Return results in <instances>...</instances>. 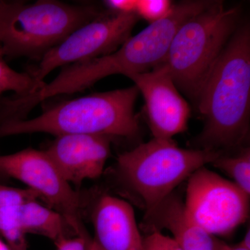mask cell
I'll return each instance as SVG.
<instances>
[{"instance_id":"obj_1","label":"cell","mask_w":250,"mask_h":250,"mask_svg":"<svg viewBox=\"0 0 250 250\" xmlns=\"http://www.w3.org/2000/svg\"><path fill=\"white\" fill-rule=\"evenodd\" d=\"M195 101L203 118L198 149L223 153L248 137L250 111V29L237 28L201 88Z\"/></svg>"},{"instance_id":"obj_2","label":"cell","mask_w":250,"mask_h":250,"mask_svg":"<svg viewBox=\"0 0 250 250\" xmlns=\"http://www.w3.org/2000/svg\"><path fill=\"white\" fill-rule=\"evenodd\" d=\"M139 91L134 85L63 101L30 119L0 123V139L16 135L45 133L136 137L139 133L135 105Z\"/></svg>"},{"instance_id":"obj_3","label":"cell","mask_w":250,"mask_h":250,"mask_svg":"<svg viewBox=\"0 0 250 250\" xmlns=\"http://www.w3.org/2000/svg\"><path fill=\"white\" fill-rule=\"evenodd\" d=\"M212 2L190 0L174 4L167 17L130 36L112 53L64 67L60 73L62 88L67 93H75L111 75L127 77L152 70L165 61L172 39L181 25Z\"/></svg>"},{"instance_id":"obj_4","label":"cell","mask_w":250,"mask_h":250,"mask_svg":"<svg viewBox=\"0 0 250 250\" xmlns=\"http://www.w3.org/2000/svg\"><path fill=\"white\" fill-rule=\"evenodd\" d=\"M103 11L91 4L57 0H0V49L5 59L42 56Z\"/></svg>"},{"instance_id":"obj_5","label":"cell","mask_w":250,"mask_h":250,"mask_svg":"<svg viewBox=\"0 0 250 250\" xmlns=\"http://www.w3.org/2000/svg\"><path fill=\"white\" fill-rule=\"evenodd\" d=\"M222 154L207 149H184L172 139L153 138L118 156L117 177L147 212Z\"/></svg>"},{"instance_id":"obj_6","label":"cell","mask_w":250,"mask_h":250,"mask_svg":"<svg viewBox=\"0 0 250 250\" xmlns=\"http://www.w3.org/2000/svg\"><path fill=\"white\" fill-rule=\"evenodd\" d=\"M239 9L221 1L188 18L171 42L164 63L176 86L195 100L199 90L237 29Z\"/></svg>"},{"instance_id":"obj_7","label":"cell","mask_w":250,"mask_h":250,"mask_svg":"<svg viewBox=\"0 0 250 250\" xmlns=\"http://www.w3.org/2000/svg\"><path fill=\"white\" fill-rule=\"evenodd\" d=\"M250 196L204 166L188 179L184 203L189 215L206 232L228 236L248 220Z\"/></svg>"},{"instance_id":"obj_8","label":"cell","mask_w":250,"mask_h":250,"mask_svg":"<svg viewBox=\"0 0 250 250\" xmlns=\"http://www.w3.org/2000/svg\"><path fill=\"white\" fill-rule=\"evenodd\" d=\"M0 175L25 184L47 207L63 215L75 236L90 237L82 220L80 196L45 150L27 148L0 155Z\"/></svg>"},{"instance_id":"obj_9","label":"cell","mask_w":250,"mask_h":250,"mask_svg":"<svg viewBox=\"0 0 250 250\" xmlns=\"http://www.w3.org/2000/svg\"><path fill=\"white\" fill-rule=\"evenodd\" d=\"M139 21L134 14L103 11L49 49L39 65L29 72L37 82H44V79L57 67L111 54L129 39Z\"/></svg>"},{"instance_id":"obj_10","label":"cell","mask_w":250,"mask_h":250,"mask_svg":"<svg viewBox=\"0 0 250 250\" xmlns=\"http://www.w3.org/2000/svg\"><path fill=\"white\" fill-rule=\"evenodd\" d=\"M127 77L134 82L144 98L154 138L172 139L187 130L190 108L179 93L165 63Z\"/></svg>"},{"instance_id":"obj_11","label":"cell","mask_w":250,"mask_h":250,"mask_svg":"<svg viewBox=\"0 0 250 250\" xmlns=\"http://www.w3.org/2000/svg\"><path fill=\"white\" fill-rule=\"evenodd\" d=\"M111 143V137L101 135H63L57 136L45 152L70 185L80 186L103 174Z\"/></svg>"},{"instance_id":"obj_12","label":"cell","mask_w":250,"mask_h":250,"mask_svg":"<svg viewBox=\"0 0 250 250\" xmlns=\"http://www.w3.org/2000/svg\"><path fill=\"white\" fill-rule=\"evenodd\" d=\"M93 241L101 250H143V237L132 206L123 199L103 195L91 215Z\"/></svg>"},{"instance_id":"obj_13","label":"cell","mask_w":250,"mask_h":250,"mask_svg":"<svg viewBox=\"0 0 250 250\" xmlns=\"http://www.w3.org/2000/svg\"><path fill=\"white\" fill-rule=\"evenodd\" d=\"M146 235L170 231L183 250H213L214 236L202 229L188 213L184 201L175 192L145 212L139 225Z\"/></svg>"},{"instance_id":"obj_14","label":"cell","mask_w":250,"mask_h":250,"mask_svg":"<svg viewBox=\"0 0 250 250\" xmlns=\"http://www.w3.org/2000/svg\"><path fill=\"white\" fill-rule=\"evenodd\" d=\"M18 221L23 232L41 235L49 238L59 246L71 238L72 231L63 215L49 207L31 200L18 208Z\"/></svg>"},{"instance_id":"obj_15","label":"cell","mask_w":250,"mask_h":250,"mask_svg":"<svg viewBox=\"0 0 250 250\" xmlns=\"http://www.w3.org/2000/svg\"><path fill=\"white\" fill-rule=\"evenodd\" d=\"M210 165L231 177L237 187L250 195V147L241 149L235 155L220 154Z\"/></svg>"},{"instance_id":"obj_16","label":"cell","mask_w":250,"mask_h":250,"mask_svg":"<svg viewBox=\"0 0 250 250\" xmlns=\"http://www.w3.org/2000/svg\"><path fill=\"white\" fill-rule=\"evenodd\" d=\"M45 82H39L27 72L16 71L8 65L0 49V95L13 92L16 97H25L41 89Z\"/></svg>"},{"instance_id":"obj_17","label":"cell","mask_w":250,"mask_h":250,"mask_svg":"<svg viewBox=\"0 0 250 250\" xmlns=\"http://www.w3.org/2000/svg\"><path fill=\"white\" fill-rule=\"evenodd\" d=\"M19 207H0V236L11 250H27L26 234L18 221Z\"/></svg>"},{"instance_id":"obj_18","label":"cell","mask_w":250,"mask_h":250,"mask_svg":"<svg viewBox=\"0 0 250 250\" xmlns=\"http://www.w3.org/2000/svg\"><path fill=\"white\" fill-rule=\"evenodd\" d=\"M174 5L169 0H136L135 14L151 24L167 17Z\"/></svg>"},{"instance_id":"obj_19","label":"cell","mask_w":250,"mask_h":250,"mask_svg":"<svg viewBox=\"0 0 250 250\" xmlns=\"http://www.w3.org/2000/svg\"><path fill=\"white\" fill-rule=\"evenodd\" d=\"M39 197L30 189L8 187L0 184V207H19Z\"/></svg>"},{"instance_id":"obj_20","label":"cell","mask_w":250,"mask_h":250,"mask_svg":"<svg viewBox=\"0 0 250 250\" xmlns=\"http://www.w3.org/2000/svg\"><path fill=\"white\" fill-rule=\"evenodd\" d=\"M136 0H107L104 4L108 11L118 14H134Z\"/></svg>"},{"instance_id":"obj_21","label":"cell","mask_w":250,"mask_h":250,"mask_svg":"<svg viewBox=\"0 0 250 250\" xmlns=\"http://www.w3.org/2000/svg\"><path fill=\"white\" fill-rule=\"evenodd\" d=\"M92 238L75 236L68 238L57 246V250H87Z\"/></svg>"},{"instance_id":"obj_22","label":"cell","mask_w":250,"mask_h":250,"mask_svg":"<svg viewBox=\"0 0 250 250\" xmlns=\"http://www.w3.org/2000/svg\"><path fill=\"white\" fill-rule=\"evenodd\" d=\"M160 250H183L173 238L165 236L162 233H153L148 234Z\"/></svg>"},{"instance_id":"obj_23","label":"cell","mask_w":250,"mask_h":250,"mask_svg":"<svg viewBox=\"0 0 250 250\" xmlns=\"http://www.w3.org/2000/svg\"><path fill=\"white\" fill-rule=\"evenodd\" d=\"M213 250H249L242 247L239 243L235 246H230L223 241H220L217 237H214V247Z\"/></svg>"},{"instance_id":"obj_24","label":"cell","mask_w":250,"mask_h":250,"mask_svg":"<svg viewBox=\"0 0 250 250\" xmlns=\"http://www.w3.org/2000/svg\"><path fill=\"white\" fill-rule=\"evenodd\" d=\"M143 250H160L149 235L143 237Z\"/></svg>"},{"instance_id":"obj_25","label":"cell","mask_w":250,"mask_h":250,"mask_svg":"<svg viewBox=\"0 0 250 250\" xmlns=\"http://www.w3.org/2000/svg\"><path fill=\"white\" fill-rule=\"evenodd\" d=\"M239 244L247 250H250V230L248 229L246 231V234L243 237V240L240 242Z\"/></svg>"},{"instance_id":"obj_26","label":"cell","mask_w":250,"mask_h":250,"mask_svg":"<svg viewBox=\"0 0 250 250\" xmlns=\"http://www.w3.org/2000/svg\"><path fill=\"white\" fill-rule=\"evenodd\" d=\"M87 250H101L98 248V246L95 244V242L93 241V238L91 241H90L89 244H88V249Z\"/></svg>"},{"instance_id":"obj_27","label":"cell","mask_w":250,"mask_h":250,"mask_svg":"<svg viewBox=\"0 0 250 250\" xmlns=\"http://www.w3.org/2000/svg\"><path fill=\"white\" fill-rule=\"evenodd\" d=\"M0 250H11L9 247L2 240L0 239Z\"/></svg>"}]
</instances>
